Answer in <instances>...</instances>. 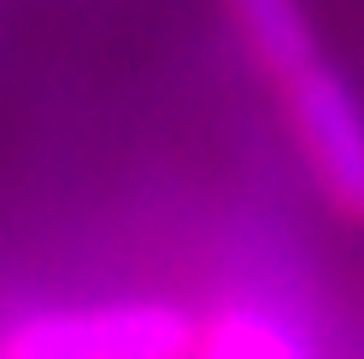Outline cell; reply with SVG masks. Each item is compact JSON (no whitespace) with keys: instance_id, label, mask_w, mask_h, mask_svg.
Instances as JSON below:
<instances>
[{"instance_id":"6da1fadb","label":"cell","mask_w":364,"mask_h":359,"mask_svg":"<svg viewBox=\"0 0 364 359\" xmlns=\"http://www.w3.org/2000/svg\"><path fill=\"white\" fill-rule=\"evenodd\" d=\"M200 324L171 301H112L24 312L0 335V359H194Z\"/></svg>"},{"instance_id":"7a4b0ae2","label":"cell","mask_w":364,"mask_h":359,"mask_svg":"<svg viewBox=\"0 0 364 359\" xmlns=\"http://www.w3.org/2000/svg\"><path fill=\"white\" fill-rule=\"evenodd\" d=\"M277 95H282L288 136L300 147L311 183L323 189V200L341 218L364 224V106L347 88V77L317 59L311 71L282 83Z\"/></svg>"},{"instance_id":"3957f363","label":"cell","mask_w":364,"mask_h":359,"mask_svg":"<svg viewBox=\"0 0 364 359\" xmlns=\"http://www.w3.org/2000/svg\"><path fill=\"white\" fill-rule=\"evenodd\" d=\"M223 6H230V24L247 41L253 65L277 88L323 59L317 53V30H311V18H306L300 0H223Z\"/></svg>"},{"instance_id":"277c9868","label":"cell","mask_w":364,"mask_h":359,"mask_svg":"<svg viewBox=\"0 0 364 359\" xmlns=\"http://www.w3.org/2000/svg\"><path fill=\"white\" fill-rule=\"evenodd\" d=\"M194 359H311L300 330L259 306H223L194 335Z\"/></svg>"}]
</instances>
